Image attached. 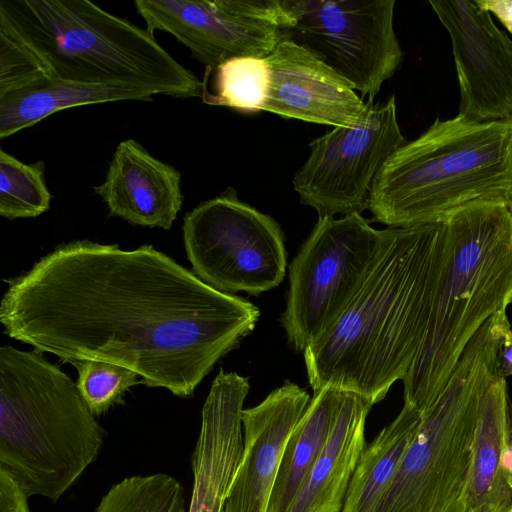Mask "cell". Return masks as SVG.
Segmentation results:
<instances>
[{
	"label": "cell",
	"mask_w": 512,
	"mask_h": 512,
	"mask_svg": "<svg viewBox=\"0 0 512 512\" xmlns=\"http://www.w3.org/2000/svg\"><path fill=\"white\" fill-rule=\"evenodd\" d=\"M51 77L25 46L0 33V98Z\"/></svg>",
	"instance_id": "27"
},
{
	"label": "cell",
	"mask_w": 512,
	"mask_h": 512,
	"mask_svg": "<svg viewBox=\"0 0 512 512\" xmlns=\"http://www.w3.org/2000/svg\"><path fill=\"white\" fill-rule=\"evenodd\" d=\"M270 83L265 58L237 57L205 67L202 102L245 113L263 111Z\"/></svg>",
	"instance_id": "23"
},
{
	"label": "cell",
	"mask_w": 512,
	"mask_h": 512,
	"mask_svg": "<svg viewBox=\"0 0 512 512\" xmlns=\"http://www.w3.org/2000/svg\"><path fill=\"white\" fill-rule=\"evenodd\" d=\"M506 379L496 377L479 408L461 512H505L512 506V444Z\"/></svg>",
	"instance_id": "18"
},
{
	"label": "cell",
	"mask_w": 512,
	"mask_h": 512,
	"mask_svg": "<svg viewBox=\"0 0 512 512\" xmlns=\"http://www.w3.org/2000/svg\"><path fill=\"white\" fill-rule=\"evenodd\" d=\"M381 230L361 214L318 218L289 265L281 323L289 343L304 352L346 310L377 254Z\"/></svg>",
	"instance_id": "8"
},
{
	"label": "cell",
	"mask_w": 512,
	"mask_h": 512,
	"mask_svg": "<svg viewBox=\"0 0 512 512\" xmlns=\"http://www.w3.org/2000/svg\"><path fill=\"white\" fill-rule=\"evenodd\" d=\"M95 512H188L182 484L166 473L135 475L114 484Z\"/></svg>",
	"instance_id": "24"
},
{
	"label": "cell",
	"mask_w": 512,
	"mask_h": 512,
	"mask_svg": "<svg viewBox=\"0 0 512 512\" xmlns=\"http://www.w3.org/2000/svg\"><path fill=\"white\" fill-rule=\"evenodd\" d=\"M72 365L78 371L77 388L95 416L123 404L125 393L140 383L137 381L138 374L117 364L83 360Z\"/></svg>",
	"instance_id": "26"
},
{
	"label": "cell",
	"mask_w": 512,
	"mask_h": 512,
	"mask_svg": "<svg viewBox=\"0 0 512 512\" xmlns=\"http://www.w3.org/2000/svg\"><path fill=\"white\" fill-rule=\"evenodd\" d=\"M0 512H30L28 497L12 476L0 469Z\"/></svg>",
	"instance_id": "28"
},
{
	"label": "cell",
	"mask_w": 512,
	"mask_h": 512,
	"mask_svg": "<svg viewBox=\"0 0 512 512\" xmlns=\"http://www.w3.org/2000/svg\"><path fill=\"white\" fill-rule=\"evenodd\" d=\"M134 6L150 33L173 35L205 67L266 58L284 38L277 27L243 15L235 0H135Z\"/></svg>",
	"instance_id": "13"
},
{
	"label": "cell",
	"mask_w": 512,
	"mask_h": 512,
	"mask_svg": "<svg viewBox=\"0 0 512 512\" xmlns=\"http://www.w3.org/2000/svg\"><path fill=\"white\" fill-rule=\"evenodd\" d=\"M0 33L30 50L52 78L201 97L199 78L154 34L88 0H1Z\"/></svg>",
	"instance_id": "3"
},
{
	"label": "cell",
	"mask_w": 512,
	"mask_h": 512,
	"mask_svg": "<svg viewBox=\"0 0 512 512\" xmlns=\"http://www.w3.org/2000/svg\"><path fill=\"white\" fill-rule=\"evenodd\" d=\"M373 404L344 392L329 437L287 512H341L350 481L367 445L365 428Z\"/></svg>",
	"instance_id": "19"
},
{
	"label": "cell",
	"mask_w": 512,
	"mask_h": 512,
	"mask_svg": "<svg viewBox=\"0 0 512 512\" xmlns=\"http://www.w3.org/2000/svg\"><path fill=\"white\" fill-rule=\"evenodd\" d=\"M344 392L325 387L309 406L286 444L267 512H287L329 437Z\"/></svg>",
	"instance_id": "22"
},
{
	"label": "cell",
	"mask_w": 512,
	"mask_h": 512,
	"mask_svg": "<svg viewBox=\"0 0 512 512\" xmlns=\"http://www.w3.org/2000/svg\"><path fill=\"white\" fill-rule=\"evenodd\" d=\"M510 328L503 309L473 336L444 390L420 410L416 434L377 512H461L481 400L498 377V351Z\"/></svg>",
	"instance_id": "7"
},
{
	"label": "cell",
	"mask_w": 512,
	"mask_h": 512,
	"mask_svg": "<svg viewBox=\"0 0 512 512\" xmlns=\"http://www.w3.org/2000/svg\"><path fill=\"white\" fill-rule=\"evenodd\" d=\"M444 222L447 265L422 348L402 380L404 403L419 410L444 390L481 326L512 305V204L470 205Z\"/></svg>",
	"instance_id": "6"
},
{
	"label": "cell",
	"mask_w": 512,
	"mask_h": 512,
	"mask_svg": "<svg viewBox=\"0 0 512 512\" xmlns=\"http://www.w3.org/2000/svg\"><path fill=\"white\" fill-rule=\"evenodd\" d=\"M45 163L26 164L0 149V216L8 220L34 218L50 208Z\"/></svg>",
	"instance_id": "25"
},
{
	"label": "cell",
	"mask_w": 512,
	"mask_h": 512,
	"mask_svg": "<svg viewBox=\"0 0 512 512\" xmlns=\"http://www.w3.org/2000/svg\"><path fill=\"white\" fill-rule=\"evenodd\" d=\"M105 430L76 383L37 350L0 347V469L57 502L96 460Z\"/></svg>",
	"instance_id": "5"
},
{
	"label": "cell",
	"mask_w": 512,
	"mask_h": 512,
	"mask_svg": "<svg viewBox=\"0 0 512 512\" xmlns=\"http://www.w3.org/2000/svg\"><path fill=\"white\" fill-rule=\"evenodd\" d=\"M481 203L512 204V118H437L386 161L368 210L375 221L401 228L444 222Z\"/></svg>",
	"instance_id": "4"
},
{
	"label": "cell",
	"mask_w": 512,
	"mask_h": 512,
	"mask_svg": "<svg viewBox=\"0 0 512 512\" xmlns=\"http://www.w3.org/2000/svg\"><path fill=\"white\" fill-rule=\"evenodd\" d=\"M110 215L150 228L171 229L181 210V174L133 139L121 141L104 181L93 187Z\"/></svg>",
	"instance_id": "17"
},
{
	"label": "cell",
	"mask_w": 512,
	"mask_h": 512,
	"mask_svg": "<svg viewBox=\"0 0 512 512\" xmlns=\"http://www.w3.org/2000/svg\"><path fill=\"white\" fill-rule=\"evenodd\" d=\"M421 412L404 403L396 418L366 445L341 512H377L419 426Z\"/></svg>",
	"instance_id": "21"
},
{
	"label": "cell",
	"mask_w": 512,
	"mask_h": 512,
	"mask_svg": "<svg viewBox=\"0 0 512 512\" xmlns=\"http://www.w3.org/2000/svg\"><path fill=\"white\" fill-rule=\"evenodd\" d=\"M448 253L445 222L381 230L360 289L303 352L313 393L333 387L374 405L405 378L426 337Z\"/></svg>",
	"instance_id": "2"
},
{
	"label": "cell",
	"mask_w": 512,
	"mask_h": 512,
	"mask_svg": "<svg viewBox=\"0 0 512 512\" xmlns=\"http://www.w3.org/2000/svg\"><path fill=\"white\" fill-rule=\"evenodd\" d=\"M153 101V94L130 87L47 77L0 98V138L10 137L61 110L91 104Z\"/></svg>",
	"instance_id": "20"
},
{
	"label": "cell",
	"mask_w": 512,
	"mask_h": 512,
	"mask_svg": "<svg viewBox=\"0 0 512 512\" xmlns=\"http://www.w3.org/2000/svg\"><path fill=\"white\" fill-rule=\"evenodd\" d=\"M481 9L496 16L512 34V0H475Z\"/></svg>",
	"instance_id": "29"
},
{
	"label": "cell",
	"mask_w": 512,
	"mask_h": 512,
	"mask_svg": "<svg viewBox=\"0 0 512 512\" xmlns=\"http://www.w3.org/2000/svg\"><path fill=\"white\" fill-rule=\"evenodd\" d=\"M505 512H512V506L509 509H507Z\"/></svg>",
	"instance_id": "32"
},
{
	"label": "cell",
	"mask_w": 512,
	"mask_h": 512,
	"mask_svg": "<svg viewBox=\"0 0 512 512\" xmlns=\"http://www.w3.org/2000/svg\"><path fill=\"white\" fill-rule=\"evenodd\" d=\"M450 35L459 114L483 123L512 118V40L491 14L468 0L429 1Z\"/></svg>",
	"instance_id": "12"
},
{
	"label": "cell",
	"mask_w": 512,
	"mask_h": 512,
	"mask_svg": "<svg viewBox=\"0 0 512 512\" xmlns=\"http://www.w3.org/2000/svg\"><path fill=\"white\" fill-rule=\"evenodd\" d=\"M184 247L193 272L224 293L259 295L284 279L287 254L280 225L228 187L186 213Z\"/></svg>",
	"instance_id": "9"
},
{
	"label": "cell",
	"mask_w": 512,
	"mask_h": 512,
	"mask_svg": "<svg viewBox=\"0 0 512 512\" xmlns=\"http://www.w3.org/2000/svg\"><path fill=\"white\" fill-rule=\"evenodd\" d=\"M265 59L270 83L263 111L334 127L367 120L373 98L364 101L351 83L306 48L283 38Z\"/></svg>",
	"instance_id": "14"
},
{
	"label": "cell",
	"mask_w": 512,
	"mask_h": 512,
	"mask_svg": "<svg viewBox=\"0 0 512 512\" xmlns=\"http://www.w3.org/2000/svg\"><path fill=\"white\" fill-rule=\"evenodd\" d=\"M406 143L395 96L382 105L373 103L364 124L334 127L310 142V156L293 178L294 189L319 218L361 214L369 209L382 167Z\"/></svg>",
	"instance_id": "11"
},
{
	"label": "cell",
	"mask_w": 512,
	"mask_h": 512,
	"mask_svg": "<svg viewBox=\"0 0 512 512\" xmlns=\"http://www.w3.org/2000/svg\"><path fill=\"white\" fill-rule=\"evenodd\" d=\"M294 19L284 38L306 48L374 98L400 67L403 52L393 17L395 0H286Z\"/></svg>",
	"instance_id": "10"
},
{
	"label": "cell",
	"mask_w": 512,
	"mask_h": 512,
	"mask_svg": "<svg viewBox=\"0 0 512 512\" xmlns=\"http://www.w3.org/2000/svg\"><path fill=\"white\" fill-rule=\"evenodd\" d=\"M497 376H512V329H508L500 344L497 359Z\"/></svg>",
	"instance_id": "30"
},
{
	"label": "cell",
	"mask_w": 512,
	"mask_h": 512,
	"mask_svg": "<svg viewBox=\"0 0 512 512\" xmlns=\"http://www.w3.org/2000/svg\"><path fill=\"white\" fill-rule=\"evenodd\" d=\"M249 389L248 378L222 368L213 380L191 457L193 487L188 512H224L243 454L242 412Z\"/></svg>",
	"instance_id": "16"
},
{
	"label": "cell",
	"mask_w": 512,
	"mask_h": 512,
	"mask_svg": "<svg viewBox=\"0 0 512 512\" xmlns=\"http://www.w3.org/2000/svg\"><path fill=\"white\" fill-rule=\"evenodd\" d=\"M509 419H510V440L512 444V403L509 402Z\"/></svg>",
	"instance_id": "31"
},
{
	"label": "cell",
	"mask_w": 512,
	"mask_h": 512,
	"mask_svg": "<svg viewBox=\"0 0 512 512\" xmlns=\"http://www.w3.org/2000/svg\"><path fill=\"white\" fill-rule=\"evenodd\" d=\"M311 398L286 381L258 405L243 409V454L224 512H267L286 444Z\"/></svg>",
	"instance_id": "15"
},
{
	"label": "cell",
	"mask_w": 512,
	"mask_h": 512,
	"mask_svg": "<svg viewBox=\"0 0 512 512\" xmlns=\"http://www.w3.org/2000/svg\"><path fill=\"white\" fill-rule=\"evenodd\" d=\"M7 283L0 322L9 337L63 362L126 367L181 398L194 395L260 316L151 245L72 241Z\"/></svg>",
	"instance_id": "1"
}]
</instances>
